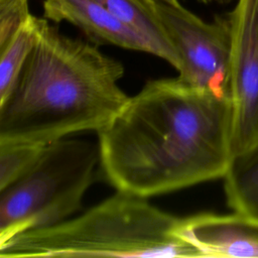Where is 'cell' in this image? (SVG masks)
I'll return each mask as SVG.
<instances>
[{"label": "cell", "instance_id": "6da1fadb", "mask_svg": "<svg viewBox=\"0 0 258 258\" xmlns=\"http://www.w3.org/2000/svg\"><path fill=\"white\" fill-rule=\"evenodd\" d=\"M101 168L116 189L145 198L224 177L232 106L178 76L147 82L98 131Z\"/></svg>", "mask_w": 258, "mask_h": 258}, {"label": "cell", "instance_id": "7a4b0ae2", "mask_svg": "<svg viewBox=\"0 0 258 258\" xmlns=\"http://www.w3.org/2000/svg\"><path fill=\"white\" fill-rule=\"evenodd\" d=\"M123 64L96 44L69 37L44 18L11 92L0 102V143L47 144L99 131L129 97Z\"/></svg>", "mask_w": 258, "mask_h": 258}, {"label": "cell", "instance_id": "3957f363", "mask_svg": "<svg viewBox=\"0 0 258 258\" xmlns=\"http://www.w3.org/2000/svg\"><path fill=\"white\" fill-rule=\"evenodd\" d=\"M179 222L147 198L117 189L78 217L12 237L0 244V257H200L177 234Z\"/></svg>", "mask_w": 258, "mask_h": 258}, {"label": "cell", "instance_id": "277c9868", "mask_svg": "<svg viewBox=\"0 0 258 258\" xmlns=\"http://www.w3.org/2000/svg\"><path fill=\"white\" fill-rule=\"evenodd\" d=\"M99 144L64 137L47 143L19 178L0 190V244L76 214L95 180Z\"/></svg>", "mask_w": 258, "mask_h": 258}, {"label": "cell", "instance_id": "5b68a950", "mask_svg": "<svg viewBox=\"0 0 258 258\" xmlns=\"http://www.w3.org/2000/svg\"><path fill=\"white\" fill-rule=\"evenodd\" d=\"M167 36L181 60L178 77L190 85L229 96L231 29L228 16L207 22L180 3L156 4Z\"/></svg>", "mask_w": 258, "mask_h": 258}, {"label": "cell", "instance_id": "8992f818", "mask_svg": "<svg viewBox=\"0 0 258 258\" xmlns=\"http://www.w3.org/2000/svg\"><path fill=\"white\" fill-rule=\"evenodd\" d=\"M231 29L229 97L233 155L258 138V0H238Z\"/></svg>", "mask_w": 258, "mask_h": 258}, {"label": "cell", "instance_id": "52a82bcc", "mask_svg": "<svg viewBox=\"0 0 258 258\" xmlns=\"http://www.w3.org/2000/svg\"><path fill=\"white\" fill-rule=\"evenodd\" d=\"M177 234L200 257L258 258V219L240 213H201L180 219Z\"/></svg>", "mask_w": 258, "mask_h": 258}, {"label": "cell", "instance_id": "ba28073f", "mask_svg": "<svg viewBox=\"0 0 258 258\" xmlns=\"http://www.w3.org/2000/svg\"><path fill=\"white\" fill-rule=\"evenodd\" d=\"M42 7L45 19L77 26L96 45H115L153 54L150 43L140 33L116 18L97 0H43Z\"/></svg>", "mask_w": 258, "mask_h": 258}, {"label": "cell", "instance_id": "9c48e42d", "mask_svg": "<svg viewBox=\"0 0 258 258\" xmlns=\"http://www.w3.org/2000/svg\"><path fill=\"white\" fill-rule=\"evenodd\" d=\"M123 23L140 33L151 45L153 54L166 60L177 72L181 60L172 46L156 10L150 0H97Z\"/></svg>", "mask_w": 258, "mask_h": 258}, {"label": "cell", "instance_id": "30bf717a", "mask_svg": "<svg viewBox=\"0 0 258 258\" xmlns=\"http://www.w3.org/2000/svg\"><path fill=\"white\" fill-rule=\"evenodd\" d=\"M224 179L229 207L236 213L258 219V138L233 155Z\"/></svg>", "mask_w": 258, "mask_h": 258}, {"label": "cell", "instance_id": "8fae6325", "mask_svg": "<svg viewBox=\"0 0 258 258\" xmlns=\"http://www.w3.org/2000/svg\"><path fill=\"white\" fill-rule=\"evenodd\" d=\"M43 18L30 15L12 37L0 47V102L11 92L27 57L33 49Z\"/></svg>", "mask_w": 258, "mask_h": 258}, {"label": "cell", "instance_id": "7c38bea8", "mask_svg": "<svg viewBox=\"0 0 258 258\" xmlns=\"http://www.w3.org/2000/svg\"><path fill=\"white\" fill-rule=\"evenodd\" d=\"M45 145L24 142L0 143V190L30 168Z\"/></svg>", "mask_w": 258, "mask_h": 258}, {"label": "cell", "instance_id": "4fadbf2b", "mask_svg": "<svg viewBox=\"0 0 258 258\" xmlns=\"http://www.w3.org/2000/svg\"><path fill=\"white\" fill-rule=\"evenodd\" d=\"M150 1L156 4H171V5L179 4L178 0H150Z\"/></svg>", "mask_w": 258, "mask_h": 258}, {"label": "cell", "instance_id": "5bb4252c", "mask_svg": "<svg viewBox=\"0 0 258 258\" xmlns=\"http://www.w3.org/2000/svg\"><path fill=\"white\" fill-rule=\"evenodd\" d=\"M203 4H210V3H213V2H218V3H227L231 0H197Z\"/></svg>", "mask_w": 258, "mask_h": 258}]
</instances>
